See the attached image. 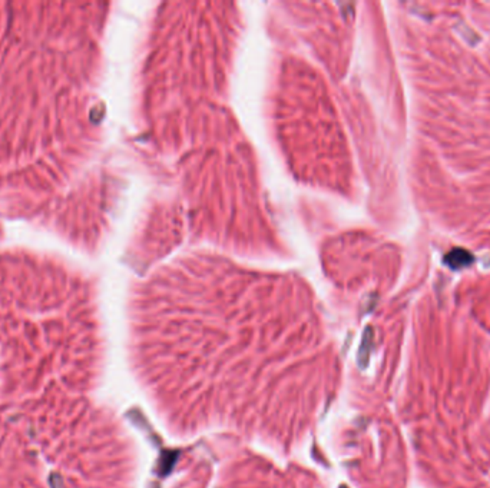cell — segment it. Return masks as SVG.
<instances>
[{"instance_id":"6da1fadb","label":"cell","mask_w":490,"mask_h":488,"mask_svg":"<svg viewBox=\"0 0 490 488\" xmlns=\"http://www.w3.org/2000/svg\"><path fill=\"white\" fill-rule=\"evenodd\" d=\"M444 262L453 269H460L473 262V255L463 248H454L444 256Z\"/></svg>"}]
</instances>
